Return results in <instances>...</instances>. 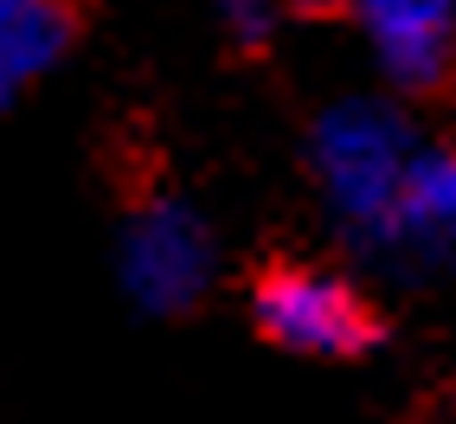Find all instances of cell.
<instances>
[{"instance_id":"cell-1","label":"cell","mask_w":456,"mask_h":424,"mask_svg":"<svg viewBox=\"0 0 456 424\" xmlns=\"http://www.w3.org/2000/svg\"><path fill=\"white\" fill-rule=\"evenodd\" d=\"M418 142L424 135L405 123V110H392L379 97H347L315 123V135H309L315 187L334 212V225H341L360 251H367V238L379 232L386 206H392V187H399V174H405Z\"/></svg>"},{"instance_id":"cell-2","label":"cell","mask_w":456,"mask_h":424,"mask_svg":"<svg viewBox=\"0 0 456 424\" xmlns=\"http://www.w3.org/2000/svg\"><path fill=\"white\" fill-rule=\"evenodd\" d=\"M251 322L270 347L309 360H354L379 347V309L341 270L322 264H277L251 289Z\"/></svg>"},{"instance_id":"cell-3","label":"cell","mask_w":456,"mask_h":424,"mask_svg":"<svg viewBox=\"0 0 456 424\" xmlns=\"http://www.w3.org/2000/svg\"><path fill=\"white\" fill-rule=\"evenodd\" d=\"M116 270H123V289L148 315H180L212 289L219 251H212V232L187 200L155 193L129 212L123 245H116Z\"/></svg>"},{"instance_id":"cell-4","label":"cell","mask_w":456,"mask_h":424,"mask_svg":"<svg viewBox=\"0 0 456 424\" xmlns=\"http://www.w3.org/2000/svg\"><path fill=\"white\" fill-rule=\"evenodd\" d=\"M302 7L354 20L399 90H437L456 65V0H302Z\"/></svg>"},{"instance_id":"cell-5","label":"cell","mask_w":456,"mask_h":424,"mask_svg":"<svg viewBox=\"0 0 456 424\" xmlns=\"http://www.w3.org/2000/svg\"><path fill=\"white\" fill-rule=\"evenodd\" d=\"M367 257L405 264V270H431V264L456 257V148L450 142H418L411 148L386 219L367 238Z\"/></svg>"},{"instance_id":"cell-6","label":"cell","mask_w":456,"mask_h":424,"mask_svg":"<svg viewBox=\"0 0 456 424\" xmlns=\"http://www.w3.org/2000/svg\"><path fill=\"white\" fill-rule=\"evenodd\" d=\"M71 33H77L71 0H0V110L20 103L71 52Z\"/></svg>"},{"instance_id":"cell-7","label":"cell","mask_w":456,"mask_h":424,"mask_svg":"<svg viewBox=\"0 0 456 424\" xmlns=\"http://www.w3.org/2000/svg\"><path fill=\"white\" fill-rule=\"evenodd\" d=\"M219 20H225V33L238 45H270L283 7H277V0H219Z\"/></svg>"}]
</instances>
